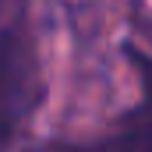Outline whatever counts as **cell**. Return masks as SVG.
I'll use <instances>...</instances> for the list:
<instances>
[{"mask_svg":"<svg viewBox=\"0 0 152 152\" xmlns=\"http://www.w3.org/2000/svg\"><path fill=\"white\" fill-rule=\"evenodd\" d=\"M39 103V64L28 36L18 25L0 28V149L28 120Z\"/></svg>","mask_w":152,"mask_h":152,"instance_id":"1","label":"cell"},{"mask_svg":"<svg viewBox=\"0 0 152 152\" xmlns=\"http://www.w3.org/2000/svg\"><path fill=\"white\" fill-rule=\"evenodd\" d=\"M127 60L142 78V103L117 124V131L88 145H50L46 152H152V60L134 46H127Z\"/></svg>","mask_w":152,"mask_h":152,"instance_id":"2","label":"cell"}]
</instances>
